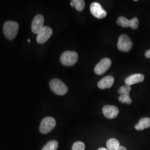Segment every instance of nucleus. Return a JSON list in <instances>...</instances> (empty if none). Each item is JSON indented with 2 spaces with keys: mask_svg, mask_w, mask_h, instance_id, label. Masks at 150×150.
<instances>
[{
  "mask_svg": "<svg viewBox=\"0 0 150 150\" xmlns=\"http://www.w3.org/2000/svg\"><path fill=\"white\" fill-rule=\"evenodd\" d=\"M72 150H85V145L83 142L77 141L74 143L72 147Z\"/></svg>",
  "mask_w": 150,
  "mask_h": 150,
  "instance_id": "20",
  "label": "nucleus"
},
{
  "mask_svg": "<svg viewBox=\"0 0 150 150\" xmlns=\"http://www.w3.org/2000/svg\"><path fill=\"white\" fill-rule=\"evenodd\" d=\"M133 43L129 36L126 35H121L118 38L117 47L123 52H128L132 47Z\"/></svg>",
  "mask_w": 150,
  "mask_h": 150,
  "instance_id": "5",
  "label": "nucleus"
},
{
  "mask_svg": "<svg viewBox=\"0 0 150 150\" xmlns=\"http://www.w3.org/2000/svg\"><path fill=\"white\" fill-rule=\"evenodd\" d=\"M117 150H127L125 147H123V146H120L118 148V149Z\"/></svg>",
  "mask_w": 150,
  "mask_h": 150,
  "instance_id": "22",
  "label": "nucleus"
},
{
  "mask_svg": "<svg viewBox=\"0 0 150 150\" xmlns=\"http://www.w3.org/2000/svg\"><path fill=\"white\" fill-rule=\"evenodd\" d=\"M117 23L120 26L123 27H131L132 29L136 30L139 27V21L136 17H134L132 20H129L125 17L120 16L117 20Z\"/></svg>",
  "mask_w": 150,
  "mask_h": 150,
  "instance_id": "6",
  "label": "nucleus"
},
{
  "mask_svg": "<svg viewBox=\"0 0 150 150\" xmlns=\"http://www.w3.org/2000/svg\"><path fill=\"white\" fill-rule=\"evenodd\" d=\"M58 142L55 140H53L47 143L42 150H56L58 148Z\"/></svg>",
  "mask_w": 150,
  "mask_h": 150,
  "instance_id": "16",
  "label": "nucleus"
},
{
  "mask_svg": "<svg viewBox=\"0 0 150 150\" xmlns=\"http://www.w3.org/2000/svg\"><path fill=\"white\" fill-rule=\"evenodd\" d=\"M107 149L108 150H117L120 146V142L117 139H111L107 141Z\"/></svg>",
  "mask_w": 150,
  "mask_h": 150,
  "instance_id": "15",
  "label": "nucleus"
},
{
  "mask_svg": "<svg viewBox=\"0 0 150 150\" xmlns=\"http://www.w3.org/2000/svg\"><path fill=\"white\" fill-rule=\"evenodd\" d=\"M71 2L77 11H82L85 8V3L83 0H73Z\"/></svg>",
  "mask_w": 150,
  "mask_h": 150,
  "instance_id": "17",
  "label": "nucleus"
},
{
  "mask_svg": "<svg viewBox=\"0 0 150 150\" xmlns=\"http://www.w3.org/2000/svg\"><path fill=\"white\" fill-rule=\"evenodd\" d=\"M131 90V88L130 86L129 85H125L121 87L119 90H118V93L120 95H129L130 91Z\"/></svg>",
  "mask_w": 150,
  "mask_h": 150,
  "instance_id": "18",
  "label": "nucleus"
},
{
  "mask_svg": "<svg viewBox=\"0 0 150 150\" xmlns=\"http://www.w3.org/2000/svg\"><path fill=\"white\" fill-rule=\"evenodd\" d=\"M50 86L51 90L55 94L62 96L67 93L68 88L64 83L58 79H54L50 81Z\"/></svg>",
  "mask_w": 150,
  "mask_h": 150,
  "instance_id": "2",
  "label": "nucleus"
},
{
  "mask_svg": "<svg viewBox=\"0 0 150 150\" xmlns=\"http://www.w3.org/2000/svg\"><path fill=\"white\" fill-rule=\"evenodd\" d=\"M90 11L93 16L97 18L101 19L107 15V12L101 5L98 2H93L90 6Z\"/></svg>",
  "mask_w": 150,
  "mask_h": 150,
  "instance_id": "8",
  "label": "nucleus"
},
{
  "mask_svg": "<svg viewBox=\"0 0 150 150\" xmlns=\"http://www.w3.org/2000/svg\"><path fill=\"white\" fill-rule=\"evenodd\" d=\"M79 59L78 54L75 51H66L61 54L60 61L62 64L66 66H73L77 62Z\"/></svg>",
  "mask_w": 150,
  "mask_h": 150,
  "instance_id": "3",
  "label": "nucleus"
},
{
  "mask_svg": "<svg viewBox=\"0 0 150 150\" xmlns=\"http://www.w3.org/2000/svg\"><path fill=\"white\" fill-rule=\"evenodd\" d=\"M145 56L148 58V59H150V50H147L146 52H145Z\"/></svg>",
  "mask_w": 150,
  "mask_h": 150,
  "instance_id": "21",
  "label": "nucleus"
},
{
  "mask_svg": "<svg viewBox=\"0 0 150 150\" xmlns=\"http://www.w3.org/2000/svg\"><path fill=\"white\" fill-rule=\"evenodd\" d=\"M118 100L121 103H126L128 105H130L132 103V100L129 95H120V96L118 97Z\"/></svg>",
  "mask_w": 150,
  "mask_h": 150,
  "instance_id": "19",
  "label": "nucleus"
},
{
  "mask_svg": "<svg viewBox=\"0 0 150 150\" xmlns=\"http://www.w3.org/2000/svg\"><path fill=\"white\" fill-rule=\"evenodd\" d=\"M52 30L48 26H44L38 34L36 40L38 43L43 44L46 42L52 35Z\"/></svg>",
  "mask_w": 150,
  "mask_h": 150,
  "instance_id": "9",
  "label": "nucleus"
},
{
  "mask_svg": "<svg viewBox=\"0 0 150 150\" xmlns=\"http://www.w3.org/2000/svg\"><path fill=\"white\" fill-rule=\"evenodd\" d=\"M114 81L115 79L112 76H107L103 77L98 82L97 86L100 89L110 88L112 86Z\"/></svg>",
  "mask_w": 150,
  "mask_h": 150,
  "instance_id": "12",
  "label": "nucleus"
},
{
  "mask_svg": "<svg viewBox=\"0 0 150 150\" xmlns=\"http://www.w3.org/2000/svg\"><path fill=\"white\" fill-rule=\"evenodd\" d=\"M98 150H107V149H105V148H100Z\"/></svg>",
  "mask_w": 150,
  "mask_h": 150,
  "instance_id": "23",
  "label": "nucleus"
},
{
  "mask_svg": "<svg viewBox=\"0 0 150 150\" xmlns=\"http://www.w3.org/2000/svg\"><path fill=\"white\" fill-rule=\"evenodd\" d=\"M111 66V60L108 58L103 59L96 64L95 67V72L97 75L105 74Z\"/></svg>",
  "mask_w": 150,
  "mask_h": 150,
  "instance_id": "7",
  "label": "nucleus"
},
{
  "mask_svg": "<svg viewBox=\"0 0 150 150\" xmlns=\"http://www.w3.org/2000/svg\"><path fill=\"white\" fill-rule=\"evenodd\" d=\"M134 127L138 131H141L144 129L149 128L150 127V118L144 117L141 118L139 123L135 125Z\"/></svg>",
  "mask_w": 150,
  "mask_h": 150,
  "instance_id": "14",
  "label": "nucleus"
},
{
  "mask_svg": "<svg viewBox=\"0 0 150 150\" xmlns=\"http://www.w3.org/2000/svg\"><path fill=\"white\" fill-rule=\"evenodd\" d=\"M19 25L17 22L13 21H6L3 26L4 33L8 40H13L17 34Z\"/></svg>",
  "mask_w": 150,
  "mask_h": 150,
  "instance_id": "1",
  "label": "nucleus"
},
{
  "mask_svg": "<svg viewBox=\"0 0 150 150\" xmlns=\"http://www.w3.org/2000/svg\"><path fill=\"white\" fill-rule=\"evenodd\" d=\"M104 116L107 118L113 119L116 117L119 113L117 107L112 105H106L102 108Z\"/></svg>",
  "mask_w": 150,
  "mask_h": 150,
  "instance_id": "11",
  "label": "nucleus"
},
{
  "mask_svg": "<svg viewBox=\"0 0 150 150\" xmlns=\"http://www.w3.org/2000/svg\"><path fill=\"white\" fill-rule=\"evenodd\" d=\"M56 126V121L53 117H47L43 118L40 126V132L43 134H48Z\"/></svg>",
  "mask_w": 150,
  "mask_h": 150,
  "instance_id": "4",
  "label": "nucleus"
},
{
  "mask_svg": "<svg viewBox=\"0 0 150 150\" xmlns=\"http://www.w3.org/2000/svg\"><path fill=\"white\" fill-rule=\"evenodd\" d=\"M44 17L42 15H37L34 17L32 22L31 29L33 33L38 34L43 28Z\"/></svg>",
  "mask_w": 150,
  "mask_h": 150,
  "instance_id": "10",
  "label": "nucleus"
},
{
  "mask_svg": "<svg viewBox=\"0 0 150 150\" xmlns=\"http://www.w3.org/2000/svg\"><path fill=\"white\" fill-rule=\"evenodd\" d=\"M145 77L142 74H136L134 75H130L128 76L125 80V83L127 85L131 86L135 83L141 82L144 80Z\"/></svg>",
  "mask_w": 150,
  "mask_h": 150,
  "instance_id": "13",
  "label": "nucleus"
},
{
  "mask_svg": "<svg viewBox=\"0 0 150 150\" xmlns=\"http://www.w3.org/2000/svg\"><path fill=\"white\" fill-rule=\"evenodd\" d=\"M71 5L72 6H74V5H73V4H72V2H71Z\"/></svg>",
  "mask_w": 150,
  "mask_h": 150,
  "instance_id": "24",
  "label": "nucleus"
}]
</instances>
